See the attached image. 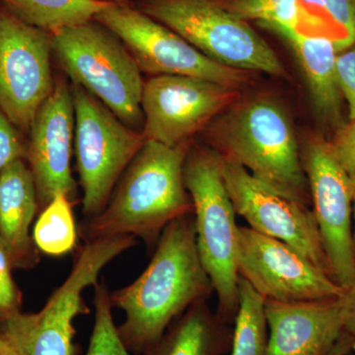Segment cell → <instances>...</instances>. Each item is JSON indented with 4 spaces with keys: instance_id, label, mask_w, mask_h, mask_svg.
<instances>
[{
    "instance_id": "5",
    "label": "cell",
    "mask_w": 355,
    "mask_h": 355,
    "mask_svg": "<svg viewBox=\"0 0 355 355\" xmlns=\"http://www.w3.org/2000/svg\"><path fill=\"white\" fill-rule=\"evenodd\" d=\"M53 51L74 84L128 127H144L141 70L113 32L96 20L51 35Z\"/></svg>"
},
{
    "instance_id": "34",
    "label": "cell",
    "mask_w": 355,
    "mask_h": 355,
    "mask_svg": "<svg viewBox=\"0 0 355 355\" xmlns=\"http://www.w3.org/2000/svg\"><path fill=\"white\" fill-rule=\"evenodd\" d=\"M105 1L114 2V3H123L125 0H105Z\"/></svg>"
},
{
    "instance_id": "31",
    "label": "cell",
    "mask_w": 355,
    "mask_h": 355,
    "mask_svg": "<svg viewBox=\"0 0 355 355\" xmlns=\"http://www.w3.org/2000/svg\"><path fill=\"white\" fill-rule=\"evenodd\" d=\"M355 349V342L352 336L347 335L343 331L340 340L334 345L333 349L327 355H345L352 354V350Z\"/></svg>"
},
{
    "instance_id": "30",
    "label": "cell",
    "mask_w": 355,
    "mask_h": 355,
    "mask_svg": "<svg viewBox=\"0 0 355 355\" xmlns=\"http://www.w3.org/2000/svg\"><path fill=\"white\" fill-rule=\"evenodd\" d=\"M338 299L342 307L343 331L355 342V282L347 288L343 289Z\"/></svg>"
},
{
    "instance_id": "7",
    "label": "cell",
    "mask_w": 355,
    "mask_h": 355,
    "mask_svg": "<svg viewBox=\"0 0 355 355\" xmlns=\"http://www.w3.org/2000/svg\"><path fill=\"white\" fill-rule=\"evenodd\" d=\"M142 11L217 64L272 76L286 74L270 44L219 0H147Z\"/></svg>"
},
{
    "instance_id": "28",
    "label": "cell",
    "mask_w": 355,
    "mask_h": 355,
    "mask_svg": "<svg viewBox=\"0 0 355 355\" xmlns=\"http://www.w3.org/2000/svg\"><path fill=\"white\" fill-rule=\"evenodd\" d=\"M330 144L336 160L355 188V120L340 125Z\"/></svg>"
},
{
    "instance_id": "12",
    "label": "cell",
    "mask_w": 355,
    "mask_h": 355,
    "mask_svg": "<svg viewBox=\"0 0 355 355\" xmlns=\"http://www.w3.org/2000/svg\"><path fill=\"white\" fill-rule=\"evenodd\" d=\"M238 97V89L197 77L154 76L144 83L142 91V133L146 140L180 146L232 106Z\"/></svg>"
},
{
    "instance_id": "2",
    "label": "cell",
    "mask_w": 355,
    "mask_h": 355,
    "mask_svg": "<svg viewBox=\"0 0 355 355\" xmlns=\"http://www.w3.org/2000/svg\"><path fill=\"white\" fill-rule=\"evenodd\" d=\"M189 142L167 146L146 140L116 184L99 214L80 225L86 242L128 235L153 247L168 224L193 214L184 186V165Z\"/></svg>"
},
{
    "instance_id": "27",
    "label": "cell",
    "mask_w": 355,
    "mask_h": 355,
    "mask_svg": "<svg viewBox=\"0 0 355 355\" xmlns=\"http://www.w3.org/2000/svg\"><path fill=\"white\" fill-rule=\"evenodd\" d=\"M27 157L25 146L17 128L0 111V173L9 165Z\"/></svg>"
},
{
    "instance_id": "13",
    "label": "cell",
    "mask_w": 355,
    "mask_h": 355,
    "mask_svg": "<svg viewBox=\"0 0 355 355\" xmlns=\"http://www.w3.org/2000/svg\"><path fill=\"white\" fill-rule=\"evenodd\" d=\"M217 156L236 214L249 227L286 243L330 275L313 210L268 188L234 161Z\"/></svg>"
},
{
    "instance_id": "15",
    "label": "cell",
    "mask_w": 355,
    "mask_h": 355,
    "mask_svg": "<svg viewBox=\"0 0 355 355\" xmlns=\"http://www.w3.org/2000/svg\"><path fill=\"white\" fill-rule=\"evenodd\" d=\"M27 146L29 167L36 184L39 209L43 210L58 193L76 200V184L72 176V144L76 113L71 87L62 79L33 121Z\"/></svg>"
},
{
    "instance_id": "20",
    "label": "cell",
    "mask_w": 355,
    "mask_h": 355,
    "mask_svg": "<svg viewBox=\"0 0 355 355\" xmlns=\"http://www.w3.org/2000/svg\"><path fill=\"white\" fill-rule=\"evenodd\" d=\"M23 22L51 35L85 24L114 2L105 0H1Z\"/></svg>"
},
{
    "instance_id": "19",
    "label": "cell",
    "mask_w": 355,
    "mask_h": 355,
    "mask_svg": "<svg viewBox=\"0 0 355 355\" xmlns=\"http://www.w3.org/2000/svg\"><path fill=\"white\" fill-rule=\"evenodd\" d=\"M233 329L202 299L178 317L142 355H224L231 349Z\"/></svg>"
},
{
    "instance_id": "6",
    "label": "cell",
    "mask_w": 355,
    "mask_h": 355,
    "mask_svg": "<svg viewBox=\"0 0 355 355\" xmlns=\"http://www.w3.org/2000/svg\"><path fill=\"white\" fill-rule=\"evenodd\" d=\"M132 236L119 235L86 242L67 279L35 314L18 312L1 321L0 333L19 355H76L74 320L89 313L83 293L96 286L105 266L135 246Z\"/></svg>"
},
{
    "instance_id": "17",
    "label": "cell",
    "mask_w": 355,
    "mask_h": 355,
    "mask_svg": "<svg viewBox=\"0 0 355 355\" xmlns=\"http://www.w3.org/2000/svg\"><path fill=\"white\" fill-rule=\"evenodd\" d=\"M279 35L293 51L307 83L311 101L324 127L338 130L342 123L343 94L336 72L338 51L327 37L307 34L288 26L260 24Z\"/></svg>"
},
{
    "instance_id": "22",
    "label": "cell",
    "mask_w": 355,
    "mask_h": 355,
    "mask_svg": "<svg viewBox=\"0 0 355 355\" xmlns=\"http://www.w3.org/2000/svg\"><path fill=\"white\" fill-rule=\"evenodd\" d=\"M71 202L67 196L58 193L42 210L33 232L35 246L42 253L62 256L76 247L77 228Z\"/></svg>"
},
{
    "instance_id": "1",
    "label": "cell",
    "mask_w": 355,
    "mask_h": 355,
    "mask_svg": "<svg viewBox=\"0 0 355 355\" xmlns=\"http://www.w3.org/2000/svg\"><path fill=\"white\" fill-rule=\"evenodd\" d=\"M212 293L198 254L193 214L179 217L161 233L139 279L111 294L113 307L125 315L118 327L121 340L132 354H144L184 311Z\"/></svg>"
},
{
    "instance_id": "14",
    "label": "cell",
    "mask_w": 355,
    "mask_h": 355,
    "mask_svg": "<svg viewBox=\"0 0 355 355\" xmlns=\"http://www.w3.org/2000/svg\"><path fill=\"white\" fill-rule=\"evenodd\" d=\"M238 272L265 300H320L340 297L331 275L286 243L238 226Z\"/></svg>"
},
{
    "instance_id": "23",
    "label": "cell",
    "mask_w": 355,
    "mask_h": 355,
    "mask_svg": "<svg viewBox=\"0 0 355 355\" xmlns=\"http://www.w3.org/2000/svg\"><path fill=\"white\" fill-rule=\"evenodd\" d=\"M308 21L307 34L327 37L338 53L355 44V0H300Z\"/></svg>"
},
{
    "instance_id": "9",
    "label": "cell",
    "mask_w": 355,
    "mask_h": 355,
    "mask_svg": "<svg viewBox=\"0 0 355 355\" xmlns=\"http://www.w3.org/2000/svg\"><path fill=\"white\" fill-rule=\"evenodd\" d=\"M95 20L123 42L141 71L197 77L236 89L249 80L247 71L209 60L167 26L125 3L112 4Z\"/></svg>"
},
{
    "instance_id": "35",
    "label": "cell",
    "mask_w": 355,
    "mask_h": 355,
    "mask_svg": "<svg viewBox=\"0 0 355 355\" xmlns=\"http://www.w3.org/2000/svg\"><path fill=\"white\" fill-rule=\"evenodd\" d=\"M345 355H352V354H345Z\"/></svg>"
},
{
    "instance_id": "4",
    "label": "cell",
    "mask_w": 355,
    "mask_h": 355,
    "mask_svg": "<svg viewBox=\"0 0 355 355\" xmlns=\"http://www.w3.org/2000/svg\"><path fill=\"white\" fill-rule=\"evenodd\" d=\"M184 181L193 200L198 254L217 296L216 313L234 324L239 307L237 214L216 151L190 147Z\"/></svg>"
},
{
    "instance_id": "26",
    "label": "cell",
    "mask_w": 355,
    "mask_h": 355,
    "mask_svg": "<svg viewBox=\"0 0 355 355\" xmlns=\"http://www.w3.org/2000/svg\"><path fill=\"white\" fill-rule=\"evenodd\" d=\"M8 250L0 238V319L12 316L19 312L20 296L12 275Z\"/></svg>"
},
{
    "instance_id": "24",
    "label": "cell",
    "mask_w": 355,
    "mask_h": 355,
    "mask_svg": "<svg viewBox=\"0 0 355 355\" xmlns=\"http://www.w3.org/2000/svg\"><path fill=\"white\" fill-rule=\"evenodd\" d=\"M220 1V0H219ZM222 6L243 21L259 24H279L308 27L307 15L300 0H222Z\"/></svg>"
},
{
    "instance_id": "16",
    "label": "cell",
    "mask_w": 355,
    "mask_h": 355,
    "mask_svg": "<svg viewBox=\"0 0 355 355\" xmlns=\"http://www.w3.org/2000/svg\"><path fill=\"white\" fill-rule=\"evenodd\" d=\"M268 355H327L343 333L340 299L265 300Z\"/></svg>"
},
{
    "instance_id": "10",
    "label": "cell",
    "mask_w": 355,
    "mask_h": 355,
    "mask_svg": "<svg viewBox=\"0 0 355 355\" xmlns=\"http://www.w3.org/2000/svg\"><path fill=\"white\" fill-rule=\"evenodd\" d=\"M313 212L331 279L343 289L355 282L352 224L355 188L330 141L314 137L301 154Z\"/></svg>"
},
{
    "instance_id": "33",
    "label": "cell",
    "mask_w": 355,
    "mask_h": 355,
    "mask_svg": "<svg viewBox=\"0 0 355 355\" xmlns=\"http://www.w3.org/2000/svg\"><path fill=\"white\" fill-rule=\"evenodd\" d=\"M352 247H354V259L355 265V196L354 200V224H352Z\"/></svg>"
},
{
    "instance_id": "11",
    "label": "cell",
    "mask_w": 355,
    "mask_h": 355,
    "mask_svg": "<svg viewBox=\"0 0 355 355\" xmlns=\"http://www.w3.org/2000/svg\"><path fill=\"white\" fill-rule=\"evenodd\" d=\"M51 51L50 33L0 9V111L23 132L55 89Z\"/></svg>"
},
{
    "instance_id": "8",
    "label": "cell",
    "mask_w": 355,
    "mask_h": 355,
    "mask_svg": "<svg viewBox=\"0 0 355 355\" xmlns=\"http://www.w3.org/2000/svg\"><path fill=\"white\" fill-rule=\"evenodd\" d=\"M77 170L86 218L99 214L146 139L97 98L73 83Z\"/></svg>"
},
{
    "instance_id": "25",
    "label": "cell",
    "mask_w": 355,
    "mask_h": 355,
    "mask_svg": "<svg viewBox=\"0 0 355 355\" xmlns=\"http://www.w3.org/2000/svg\"><path fill=\"white\" fill-rule=\"evenodd\" d=\"M94 307V324L85 355H132L114 324L111 294L104 282L95 286Z\"/></svg>"
},
{
    "instance_id": "32",
    "label": "cell",
    "mask_w": 355,
    "mask_h": 355,
    "mask_svg": "<svg viewBox=\"0 0 355 355\" xmlns=\"http://www.w3.org/2000/svg\"><path fill=\"white\" fill-rule=\"evenodd\" d=\"M0 355H19L12 343L9 342L6 336L0 333Z\"/></svg>"
},
{
    "instance_id": "3",
    "label": "cell",
    "mask_w": 355,
    "mask_h": 355,
    "mask_svg": "<svg viewBox=\"0 0 355 355\" xmlns=\"http://www.w3.org/2000/svg\"><path fill=\"white\" fill-rule=\"evenodd\" d=\"M212 140L224 157L284 197L309 205L310 191L297 140L288 116L270 100L231 106L216 127Z\"/></svg>"
},
{
    "instance_id": "21",
    "label": "cell",
    "mask_w": 355,
    "mask_h": 355,
    "mask_svg": "<svg viewBox=\"0 0 355 355\" xmlns=\"http://www.w3.org/2000/svg\"><path fill=\"white\" fill-rule=\"evenodd\" d=\"M231 355H268L265 298L239 277V307L233 324Z\"/></svg>"
},
{
    "instance_id": "29",
    "label": "cell",
    "mask_w": 355,
    "mask_h": 355,
    "mask_svg": "<svg viewBox=\"0 0 355 355\" xmlns=\"http://www.w3.org/2000/svg\"><path fill=\"white\" fill-rule=\"evenodd\" d=\"M336 72L340 92L349 106V120H355V44L338 53Z\"/></svg>"
},
{
    "instance_id": "18",
    "label": "cell",
    "mask_w": 355,
    "mask_h": 355,
    "mask_svg": "<svg viewBox=\"0 0 355 355\" xmlns=\"http://www.w3.org/2000/svg\"><path fill=\"white\" fill-rule=\"evenodd\" d=\"M39 209L31 169L18 160L0 173V238L16 268H32L38 249L30 237V226Z\"/></svg>"
}]
</instances>
